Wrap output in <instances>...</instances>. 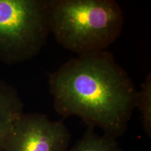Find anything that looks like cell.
<instances>
[{
    "instance_id": "5b68a950",
    "label": "cell",
    "mask_w": 151,
    "mask_h": 151,
    "mask_svg": "<svg viewBox=\"0 0 151 151\" xmlns=\"http://www.w3.org/2000/svg\"><path fill=\"white\" fill-rule=\"evenodd\" d=\"M24 104L16 88L0 80V151H4L17 120L24 113Z\"/></svg>"
},
{
    "instance_id": "6da1fadb",
    "label": "cell",
    "mask_w": 151,
    "mask_h": 151,
    "mask_svg": "<svg viewBox=\"0 0 151 151\" xmlns=\"http://www.w3.org/2000/svg\"><path fill=\"white\" fill-rule=\"evenodd\" d=\"M48 86L61 116H78L115 139L127 130L137 90L108 50L68 60L49 74Z\"/></svg>"
},
{
    "instance_id": "52a82bcc",
    "label": "cell",
    "mask_w": 151,
    "mask_h": 151,
    "mask_svg": "<svg viewBox=\"0 0 151 151\" xmlns=\"http://www.w3.org/2000/svg\"><path fill=\"white\" fill-rule=\"evenodd\" d=\"M141 113L143 127L147 136L151 137V74L146 76L141 89L137 91L135 97V108Z\"/></svg>"
},
{
    "instance_id": "3957f363",
    "label": "cell",
    "mask_w": 151,
    "mask_h": 151,
    "mask_svg": "<svg viewBox=\"0 0 151 151\" xmlns=\"http://www.w3.org/2000/svg\"><path fill=\"white\" fill-rule=\"evenodd\" d=\"M50 33L48 0H0V62L32 59Z\"/></svg>"
},
{
    "instance_id": "8992f818",
    "label": "cell",
    "mask_w": 151,
    "mask_h": 151,
    "mask_svg": "<svg viewBox=\"0 0 151 151\" xmlns=\"http://www.w3.org/2000/svg\"><path fill=\"white\" fill-rule=\"evenodd\" d=\"M67 151H122L116 139L104 134L99 135L94 128L88 126L84 134Z\"/></svg>"
},
{
    "instance_id": "7a4b0ae2",
    "label": "cell",
    "mask_w": 151,
    "mask_h": 151,
    "mask_svg": "<svg viewBox=\"0 0 151 151\" xmlns=\"http://www.w3.org/2000/svg\"><path fill=\"white\" fill-rule=\"evenodd\" d=\"M50 32L78 55L107 50L121 35L124 15L114 0H48Z\"/></svg>"
},
{
    "instance_id": "277c9868",
    "label": "cell",
    "mask_w": 151,
    "mask_h": 151,
    "mask_svg": "<svg viewBox=\"0 0 151 151\" xmlns=\"http://www.w3.org/2000/svg\"><path fill=\"white\" fill-rule=\"evenodd\" d=\"M71 134L63 120L40 113H23L15 123L4 151H67Z\"/></svg>"
}]
</instances>
